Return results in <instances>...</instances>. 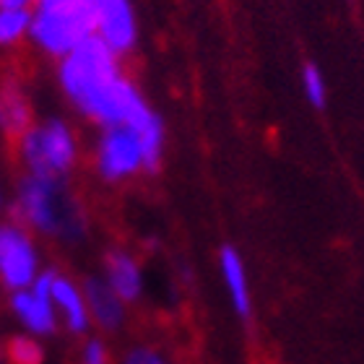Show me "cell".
<instances>
[{"label":"cell","mask_w":364,"mask_h":364,"mask_svg":"<svg viewBox=\"0 0 364 364\" xmlns=\"http://www.w3.org/2000/svg\"><path fill=\"white\" fill-rule=\"evenodd\" d=\"M3 357H8L11 364H42L45 362V351L29 336H14L3 346Z\"/></svg>","instance_id":"obj_17"},{"label":"cell","mask_w":364,"mask_h":364,"mask_svg":"<svg viewBox=\"0 0 364 364\" xmlns=\"http://www.w3.org/2000/svg\"><path fill=\"white\" fill-rule=\"evenodd\" d=\"M97 172L105 182H122L144 169V149L141 136L130 125H109L102 128L97 141Z\"/></svg>","instance_id":"obj_6"},{"label":"cell","mask_w":364,"mask_h":364,"mask_svg":"<svg viewBox=\"0 0 364 364\" xmlns=\"http://www.w3.org/2000/svg\"><path fill=\"white\" fill-rule=\"evenodd\" d=\"M97 3L89 0H37L31 8L29 39L53 58H65L94 34Z\"/></svg>","instance_id":"obj_2"},{"label":"cell","mask_w":364,"mask_h":364,"mask_svg":"<svg viewBox=\"0 0 364 364\" xmlns=\"http://www.w3.org/2000/svg\"><path fill=\"white\" fill-rule=\"evenodd\" d=\"M107 346L99 338H89L84 343V354H81V364H107Z\"/></svg>","instance_id":"obj_20"},{"label":"cell","mask_w":364,"mask_h":364,"mask_svg":"<svg viewBox=\"0 0 364 364\" xmlns=\"http://www.w3.org/2000/svg\"><path fill=\"white\" fill-rule=\"evenodd\" d=\"M39 273L37 245L16 221L0 224V284L11 291L29 289Z\"/></svg>","instance_id":"obj_7"},{"label":"cell","mask_w":364,"mask_h":364,"mask_svg":"<svg viewBox=\"0 0 364 364\" xmlns=\"http://www.w3.org/2000/svg\"><path fill=\"white\" fill-rule=\"evenodd\" d=\"M73 107L84 117L102 125V128H109V125H130V128L141 130L154 117V112L149 109L144 97H141V91L136 89V84L130 78L122 76V73L117 78H112V81L97 86L94 91H89Z\"/></svg>","instance_id":"obj_5"},{"label":"cell","mask_w":364,"mask_h":364,"mask_svg":"<svg viewBox=\"0 0 364 364\" xmlns=\"http://www.w3.org/2000/svg\"><path fill=\"white\" fill-rule=\"evenodd\" d=\"M37 0H0V8H31Z\"/></svg>","instance_id":"obj_21"},{"label":"cell","mask_w":364,"mask_h":364,"mask_svg":"<svg viewBox=\"0 0 364 364\" xmlns=\"http://www.w3.org/2000/svg\"><path fill=\"white\" fill-rule=\"evenodd\" d=\"M0 364H3V346H0Z\"/></svg>","instance_id":"obj_23"},{"label":"cell","mask_w":364,"mask_h":364,"mask_svg":"<svg viewBox=\"0 0 364 364\" xmlns=\"http://www.w3.org/2000/svg\"><path fill=\"white\" fill-rule=\"evenodd\" d=\"M94 34L117 58L130 53L138 37L136 14H133L130 0H99L97 16H94Z\"/></svg>","instance_id":"obj_8"},{"label":"cell","mask_w":364,"mask_h":364,"mask_svg":"<svg viewBox=\"0 0 364 364\" xmlns=\"http://www.w3.org/2000/svg\"><path fill=\"white\" fill-rule=\"evenodd\" d=\"M89 3H99V0H89Z\"/></svg>","instance_id":"obj_25"},{"label":"cell","mask_w":364,"mask_h":364,"mask_svg":"<svg viewBox=\"0 0 364 364\" xmlns=\"http://www.w3.org/2000/svg\"><path fill=\"white\" fill-rule=\"evenodd\" d=\"M31 8H0V47H14L29 37Z\"/></svg>","instance_id":"obj_16"},{"label":"cell","mask_w":364,"mask_h":364,"mask_svg":"<svg viewBox=\"0 0 364 364\" xmlns=\"http://www.w3.org/2000/svg\"><path fill=\"white\" fill-rule=\"evenodd\" d=\"M302 78H304V94H307V99H310L312 105L315 107L326 105V81L320 76V70L315 65H304Z\"/></svg>","instance_id":"obj_18"},{"label":"cell","mask_w":364,"mask_h":364,"mask_svg":"<svg viewBox=\"0 0 364 364\" xmlns=\"http://www.w3.org/2000/svg\"><path fill=\"white\" fill-rule=\"evenodd\" d=\"M138 136H141V149H144V172H156L161 164V151H164V122L159 114H154L138 130Z\"/></svg>","instance_id":"obj_15"},{"label":"cell","mask_w":364,"mask_h":364,"mask_svg":"<svg viewBox=\"0 0 364 364\" xmlns=\"http://www.w3.org/2000/svg\"><path fill=\"white\" fill-rule=\"evenodd\" d=\"M0 130H3V107H0Z\"/></svg>","instance_id":"obj_22"},{"label":"cell","mask_w":364,"mask_h":364,"mask_svg":"<svg viewBox=\"0 0 364 364\" xmlns=\"http://www.w3.org/2000/svg\"><path fill=\"white\" fill-rule=\"evenodd\" d=\"M50 299H53L55 312H60L63 315L68 331H73V333H86V331H89L91 318H89V310H86V302H84V291H81L73 281L58 273L53 281Z\"/></svg>","instance_id":"obj_12"},{"label":"cell","mask_w":364,"mask_h":364,"mask_svg":"<svg viewBox=\"0 0 364 364\" xmlns=\"http://www.w3.org/2000/svg\"><path fill=\"white\" fill-rule=\"evenodd\" d=\"M0 205H3V196H0Z\"/></svg>","instance_id":"obj_24"},{"label":"cell","mask_w":364,"mask_h":364,"mask_svg":"<svg viewBox=\"0 0 364 364\" xmlns=\"http://www.w3.org/2000/svg\"><path fill=\"white\" fill-rule=\"evenodd\" d=\"M122 364H167V359L161 357L156 349H151V346H136V349H130L125 354Z\"/></svg>","instance_id":"obj_19"},{"label":"cell","mask_w":364,"mask_h":364,"mask_svg":"<svg viewBox=\"0 0 364 364\" xmlns=\"http://www.w3.org/2000/svg\"><path fill=\"white\" fill-rule=\"evenodd\" d=\"M18 159H21L26 175L37 177H65L73 172L78 161V141L68 122L45 120L34 122L29 130H23L16 138Z\"/></svg>","instance_id":"obj_3"},{"label":"cell","mask_w":364,"mask_h":364,"mask_svg":"<svg viewBox=\"0 0 364 364\" xmlns=\"http://www.w3.org/2000/svg\"><path fill=\"white\" fill-rule=\"evenodd\" d=\"M14 219L23 229L58 237L65 242L84 240L89 229L84 205L70 193L68 182L58 177L23 175L16 188Z\"/></svg>","instance_id":"obj_1"},{"label":"cell","mask_w":364,"mask_h":364,"mask_svg":"<svg viewBox=\"0 0 364 364\" xmlns=\"http://www.w3.org/2000/svg\"><path fill=\"white\" fill-rule=\"evenodd\" d=\"M120 73V58L97 34H91L76 50H70L65 58H60V65H58L60 86L73 105L81 102L89 91L112 81Z\"/></svg>","instance_id":"obj_4"},{"label":"cell","mask_w":364,"mask_h":364,"mask_svg":"<svg viewBox=\"0 0 364 364\" xmlns=\"http://www.w3.org/2000/svg\"><path fill=\"white\" fill-rule=\"evenodd\" d=\"M11 307H14L16 318L21 320L31 333L37 336L55 333V328H58V312L53 307V299L34 294L31 289H21V291H14Z\"/></svg>","instance_id":"obj_11"},{"label":"cell","mask_w":364,"mask_h":364,"mask_svg":"<svg viewBox=\"0 0 364 364\" xmlns=\"http://www.w3.org/2000/svg\"><path fill=\"white\" fill-rule=\"evenodd\" d=\"M219 266L221 276H224V284L229 289V296H232V304L235 310L242 315V318H250V289H247V273H245V263L240 258V252L235 247H221L219 252Z\"/></svg>","instance_id":"obj_14"},{"label":"cell","mask_w":364,"mask_h":364,"mask_svg":"<svg viewBox=\"0 0 364 364\" xmlns=\"http://www.w3.org/2000/svg\"><path fill=\"white\" fill-rule=\"evenodd\" d=\"M84 302L89 310L91 323H97L102 331H117L125 323V302L114 294L112 289L107 287L105 279L99 276H89L84 281Z\"/></svg>","instance_id":"obj_9"},{"label":"cell","mask_w":364,"mask_h":364,"mask_svg":"<svg viewBox=\"0 0 364 364\" xmlns=\"http://www.w3.org/2000/svg\"><path fill=\"white\" fill-rule=\"evenodd\" d=\"M105 281L122 302H136L144 291V273L138 260L125 250H109L105 255Z\"/></svg>","instance_id":"obj_10"},{"label":"cell","mask_w":364,"mask_h":364,"mask_svg":"<svg viewBox=\"0 0 364 364\" xmlns=\"http://www.w3.org/2000/svg\"><path fill=\"white\" fill-rule=\"evenodd\" d=\"M0 107H3V130H0L3 136L16 141L23 130H29L34 125L29 97L21 89V84H16L11 78L0 84Z\"/></svg>","instance_id":"obj_13"}]
</instances>
